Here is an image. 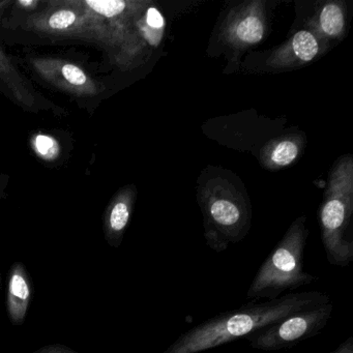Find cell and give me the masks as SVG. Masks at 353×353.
<instances>
[{"mask_svg":"<svg viewBox=\"0 0 353 353\" xmlns=\"http://www.w3.org/2000/svg\"><path fill=\"white\" fill-rule=\"evenodd\" d=\"M332 297L320 291L290 292L263 303L250 301L239 309L210 318L181 334L163 353H200L247 338L282 318L330 303Z\"/></svg>","mask_w":353,"mask_h":353,"instance_id":"cell-1","label":"cell"},{"mask_svg":"<svg viewBox=\"0 0 353 353\" xmlns=\"http://www.w3.org/2000/svg\"><path fill=\"white\" fill-rule=\"evenodd\" d=\"M307 237L305 219L293 223L256 272L247 292L248 299H278L283 293L317 282L318 276L307 274L303 268Z\"/></svg>","mask_w":353,"mask_h":353,"instance_id":"cell-2","label":"cell"},{"mask_svg":"<svg viewBox=\"0 0 353 353\" xmlns=\"http://www.w3.org/2000/svg\"><path fill=\"white\" fill-rule=\"evenodd\" d=\"M332 301L295 312L247 336L250 346L258 350L276 351L292 348L317 336L330 321Z\"/></svg>","mask_w":353,"mask_h":353,"instance_id":"cell-3","label":"cell"},{"mask_svg":"<svg viewBox=\"0 0 353 353\" xmlns=\"http://www.w3.org/2000/svg\"><path fill=\"white\" fill-rule=\"evenodd\" d=\"M32 299V284L26 266L20 262L12 265L8 283L7 309L10 319L16 325L26 321Z\"/></svg>","mask_w":353,"mask_h":353,"instance_id":"cell-4","label":"cell"},{"mask_svg":"<svg viewBox=\"0 0 353 353\" xmlns=\"http://www.w3.org/2000/svg\"><path fill=\"white\" fill-rule=\"evenodd\" d=\"M130 214L129 205L125 202H117L113 206L108 220V236L111 245L119 247L123 231L129 224Z\"/></svg>","mask_w":353,"mask_h":353,"instance_id":"cell-5","label":"cell"},{"mask_svg":"<svg viewBox=\"0 0 353 353\" xmlns=\"http://www.w3.org/2000/svg\"><path fill=\"white\" fill-rule=\"evenodd\" d=\"M263 23L256 16H248L234 28L235 38L243 44H257L263 39Z\"/></svg>","mask_w":353,"mask_h":353,"instance_id":"cell-6","label":"cell"},{"mask_svg":"<svg viewBox=\"0 0 353 353\" xmlns=\"http://www.w3.org/2000/svg\"><path fill=\"white\" fill-rule=\"evenodd\" d=\"M295 57L303 63H309L315 59L319 51L317 40L311 32L301 30L295 34L291 41Z\"/></svg>","mask_w":353,"mask_h":353,"instance_id":"cell-7","label":"cell"},{"mask_svg":"<svg viewBox=\"0 0 353 353\" xmlns=\"http://www.w3.org/2000/svg\"><path fill=\"white\" fill-rule=\"evenodd\" d=\"M320 26L327 36L336 37L344 28V15L342 10L334 3L325 6L320 14Z\"/></svg>","mask_w":353,"mask_h":353,"instance_id":"cell-8","label":"cell"},{"mask_svg":"<svg viewBox=\"0 0 353 353\" xmlns=\"http://www.w3.org/2000/svg\"><path fill=\"white\" fill-rule=\"evenodd\" d=\"M299 154V148L294 142L286 141L281 142L272 150V163L276 166H288Z\"/></svg>","mask_w":353,"mask_h":353,"instance_id":"cell-9","label":"cell"},{"mask_svg":"<svg viewBox=\"0 0 353 353\" xmlns=\"http://www.w3.org/2000/svg\"><path fill=\"white\" fill-rule=\"evenodd\" d=\"M86 3L96 13L108 18L119 15L125 9V3L121 0H88Z\"/></svg>","mask_w":353,"mask_h":353,"instance_id":"cell-10","label":"cell"},{"mask_svg":"<svg viewBox=\"0 0 353 353\" xmlns=\"http://www.w3.org/2000/svg\"><path fill=\"white\" fill-rule=\"evenodd\" d=\"M76 21V15L71 11H59L51 16L49 26L53 30H61L73 26Z\"/></svg>","mask_w":353,"mask_h":353,"instance_id":"cell-11","label":"cell"},{"mask_svg":"<svg viewBox=\"0 0 353 353\" xmlns=\"http://www.w3.org/2000/svg\"><path fill=\"white\" fill-rule=\"evenodd\" d=\"M61 72H63V76L65 77V79L69 81L70 83L73 84V85H84L86 81H88L85 74L83 73L81 69L76 67V65H63Z\"/></svg>","mask_w":353,"mask_h":353,"instance_id":"cell-12","label":"cell"},{"mask_svg":"<svg viewBox=\"0 0 353 353\" xmlns=\"http://www.w3.org/2000/svg\"><path fill=\"white\" fill-rule=\"evenodd\" d=\"M146 23L154 30H161L164 28L165 20L162 14L156 8H150L146 14Z\"/></svg>","mask_w":353,"mask_h":353,"instance_id":"cell-13","label":"cell"},{"mask_svg":"<svg viewBox=\"0 0 353 353\" xmlns=\"http://www.w3.org/2000/svg\"><path fill=\"white\" fill-rule=\"evenodd\" d=\"M36 146L39 152H40L41 154H44V156L50 154L55 148L54 141H53L51 138L43 135L37 137Z\"/></svg>","mask_w":353,"mask_h":353,"instance_id":"cell-14","label":"cell"},{"mask_svg":"<svg viewBox=\"0 0 353 353\" xmlns=\"http://www.w3.org/2000/svg\"><path fill=\"white\" fill-rule=\"evenodd\" d=\"M34 353H77L63 345H50V346L44 347L40 350L36 351Z\"/></svg>","mask_w":353,"mask_h":353,"instance_id":"cell-15","label":"cell"},{"mask_svg":"<svg viewBox=\"0 0 353 353\" xmlns=\"http://www.w3.org/2000/svg\"><path fill=\"white\" fill-rule=\"evenodd\" d=\"M332 353H353V336H349Z\"/></svg>","mask_w":353,"mask_h":353,"instance_id":"cell-16","label":"cell"},{"mask_svg":"<svg viewBox=\"0 0 353 353\" xmlns=\"http://www.w3.org/2000/svg\"><path fill=\"white\" fill-rule=\"evenodd\" d=\"M20 5L24 6V7H30V6L36 5L34 1H20Z\"/></svg>","mask_w":353,"mask_h":353,"instance_id":"cell-17","label":"cell"}]
</instances>
